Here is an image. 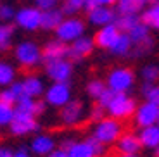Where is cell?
Masks as SVG:
<instances>
[{"label":"cell","instance_id":"obj_1","mask_svg":"<svg viewBox=\"0 0 159 157\" xmlns=\"http://www.w3.org/2000/svg\"><path fill=\"white\" fill-rule=\"evenodd\" d=\"M106 85L116 93H128L135 85V73L130 67H116L107 74Z\"/></svg>","mask_w":159,"mask_h":157},{"label":"cell","instance_id":"obj_2","mask_svg":"<svg viewBox=\"0 0 159 157\" xmlns=\"http://www.w3.org/2000/svg\"><path fill=\"white\" fill-rule=\"evenodd\" d=\"M16 61L26 69H31L36 67L42 61H43V52L35 42L31 40H26V42H21L16 47Z\"/></svg>","mask_w":159,"mask_h":157},{"label":"cell","instance_id":"obj_3","mask_svg":"<svg viewBox=\"0 0 159 157\" xmlns=\"http://www.w3.org/2000/svg\"><path fill=\"white\" fill-rule=\"evenodd\" d=\"M85 29H87V26L80 17H66L56 29V36L64 43H73L78 38L85 36Z\"/></svg>","mask_w":159,"mask_h":157},{"label":"cell","instance_id":"obj_4","mask_svg":"<svg viewBox=\"0 0 159 157\" xmlns=\"http://www.w3.org/2000/svg\"><path fill=\"white\" fill-rule=\"evenodd\" d=\"M92 137H95L99 141H102L104 145L106 143H114L121 137V124L114 118H104L102 121H99L95 124Z\"/></svg>","mask_w":159,"mask_h":157},{"label":"cell","instance_id":"obj_5","mask_svg":"<svg viewBox=\"0 0 159 157\" xmlns=\"http://www.w3.org/2000/svg\"><path fill=\"white\" fill-rule=\"evenodd\" d=\"M106 110L114 119H126L131 114L137 112V104L128 93H116L112 102L109 104V107Z\"/></svg>","mask_w":159,"mask_h":157},{"label":"cell","instance_id":"obj_6","mask_svg":"<svg viewBox=\"0 0 159 157\" xmlns=\"http://www.w3.org/2000/svg\"><path fill=\"white\" fill-rule=\"evenodd\" d=\"M45 102L54 107H64L71 102V87L69 83H54L45 92Z\"/></svg>","mask_w":159,"mask_h":157},{"label":"cell","instance_id":"obj_7","mask_svg":"<svg viewBox=\"0 0 159 157\" xmlns=\"http://www.w3.org/2000/svg\"><path fill=\"white\" fill-rule=\"evenodd\" d=\"M116 17H118L116 7H109V5H97L95 9H92L90 12H87L88 23L95 28H104V26H107V24H114Z\"/></svg>","mask_w":159,"mask_h":157},{"label":"cell","instance_id":"obj_8","mask_svg":"<svg viewBox=\"0 0 159 157\" xmlns=\"http://www.w3.org/2000/svg\"><path fill=\"white\" fill-rule=\"evenodd\" d=\"M16 23L26 31H36L42 28V11L38 7H23L16 14Z\"/></svg>","mask_w":159,"mask_h":157},{"label":"cell","instance_id":"obj_9","mask_svg":"<svg viewBox=\"0 0 159 157\" xmlns=\"http://www.w3.org/2000/svg\"><path fill=\"white\" fill-rule=\"evenodd\" d=\"M45 71H47V76L54 83H69V78L73 74V62L68 59L47 62Z\"/></svg>","mask_w":159,"mask_h":157},{"label":"cell","instance_id":"obj_10","mask_svg":"<svg viewBox=\"0 0 159 157\" xmlns=\"http://www.w3.org/2000/svg\"><path fill=\"white\" fill-rule=\"evenodd\" d=\"M119 35H121V31H119V28L116 24H107V26L99 28L95 31L93 42L102 50H111V47L116 43V40L119 38Z\"/></svg>","mask_w":159,"mask_h":157},{"label":"cell","instance_id":"obj_11","mask_svg":"<svg viewBox=\"0 0 159 157\" xmlns=\"http://www.w3.org/2000/svg\"><path fill=\"white\" fill-rule=\"evenodd\" d=\"M93 48H95L93 38H90V36H81V38H78L76 42H73L69 45L68 57L71 62L73 61H83L85 57H88L93 52Z\"/></svg>","mask_w":159,"mask_h":157},{"label":"cell","instance_id":"obj_12","mask_svg":"<svg viewBox=\"0 0 159 157\" xmlns=\"http://www.w3.org/2000/svg\"><path fill=\"white\" fill-rule=\"evenodd\" d=\"M11 131L12 135H28L33 133V131L38 130V123H36L35 116H28V114H14V119H12L11 124Z\"/></svg>","mask_w":159,"mask_h":157},{"label":"cell","instance_id":"obj_13","mask_svg":"<svg viewBox=\"0 0 159 157\" xmlns=\"http://www.w3.org/2000/svg\"><path fill=\"white\" fill-rule=\"evenodd\" d=\"M157 114H159V105L152 102H143L142 105H139L135 112V121L139 126L147 128V126H154L157 123Z\"/></svg>","mask_w":159,"mask_h":157},{"label":"cell","instance_id":"obj_14","mask_svg":"<svg viewBox=\"0 0 159 157\" xmlns=\"http://www.w3.org/2000/svg\"><path fill=\"white\" fill-rule=\"evenodd\" d=\"M43 61L45 62H54V61H61L68 57L69 45L61 42V40H50L47 45L43 47Z\"/></svg>","mask_w":159,"mask_h":157},{"label":"cell","instance_id":"obj_15","mask_svg":"<svg viewBox=\"0 0 159 157\" xmlns=\"http://www.w3.org/2000/svg\"><path fill=\"white\" fill-rule=\"evenodd\" d=\"M81 118H83V104L80 100H71L61 110V119H62V123L66 126L76 124V123H80Z\"/></svg>","mask_w":159,"mask_h":157},{"label":"cell","instance_id":"obj_16","mask_svg":"<svg viewBox=\"0 0 159 157\" xmlns=\"http://www.w3.org/2000/svg\"><path fill=\"white\" fill-rule=\"evenodd\" d=\"M142 147L143 145H142L140 137H137L133 133H125L118 140V152H121V154H137V152H140Z\"/></svg>","mask_w":159,"mask_h":157},{"label":"cell","instance_id":"obj_17","mask_svg":"<svg viewBox=\"0 0 159 157\" xmlns=\"http://www.w3.org/2000/svg\"><path fill=\"white\" fill-rule=\"evenodd\" d=\"M66 19L62 9H50V11L42 12V29L45 31H56L59 24Z\"/></svg>","mask_w":159,"mask_h":157},{"label":"cell","instance_id":"obj_18","mask_svg":"<svg viewBox=\"0 0 159 157\" xmlns=\"http://www.w3.org/2000/svg\"><path fill=\"white\" fill-rule=\"evenodd\" d=\"M147 5V0H118L116 11L118 14H139L140 16Z\"/></svg>","mask_w":159,"mask_h":157},{"label":"cell","instance_id":"obj_19","mask_svg":"<svg viewBox=\"0 0 159 157\" xmlns=\"http://www.w3.org/2000/svg\"><path fill=\"white\" fill-rule=\"evenodd\" d=\"M131 48H133V42H131V38L128 36V33H121L109 52H111L112 55H116V57H130Z\"/></svg>","mask_w":159,"mask_h":157},{"label":"cell","instance_id":"obj_20","mask_svg":"<svg viewBox=\"0 0 159 157\" xmlns=\"http://www.w3.org/2000/svg\"><path fill=\"white\" fill-rule=\"evenodd\" d=\"M140 19L151 29H157L159 31V0L143 9V12L140 14Z\"/></svg>","mask_w":159,"mask_h":157},{"label":"cell","instance_id":"obj_21","mask_svg":"<svg viewBox=\"0 0 159 157\" xmlns=\"http://www.w3.org/2000/svg\"><path fill=\"white\" fill-rule=\"evenodd\" d=\"M23 88H24V95L35 98V97H40V95L45 92V87H43V81L38 78V76H26L23 79Z\"/></svg>","mask_w":159,"mask_h":157},{"label":"cell","instance_id":"obj_22","mask_svg":"<svg viewBox=\"0 0 159 157\" xmlns=\"http://www.w3.org/2000/svg\"><path fill=\"white\" fill-rule=\"evenodd\" d=\"M31 150L35 154H38V155H48L50 152L56 150V143H54V140L50 137L40 135V137H36L31 141Z\"/></svg>","mask_w":159,"mask_h":157},{"label":"cell","instance_id":"obj_23","mask_svg":"<svg viewBox=\"0 0 159 157\" xmlns=\"http://www.w3.org/2000/svg\"><path fill=\"white\" fill-rule=\"evenodd\" d=\"M139 137H140V140H142L143 147H149V149H157L159 147V128L157 126L142 128Z\"/></svg>","mask_w":159,"mask_h":157},{"label":"cell","instance_id":"obj_24","mask_svg":"<svg viewBox=\"0 0 159 157\" xmlns=\"http://www.w3.org/2000/svg\"><path fill=\"white\" fill-rule=\"evenodd\" d=\"M140 21L142 19H140L139 14H118L114 24L119 28V31L121 33H128L130 29H133Z\"/></svg>","mask_w":159,"mask_h":157},{"label":"cell","instance_id":"obj_25","mask_svg":"<svg viewBox=\"0 0 159 157\" xmlns=\"http://www.w3.org/2000/svg\"><path fill=\"white\" fill-rule=\"evenodd\" d=\"M154 38H147L145 42H142V43H137L133 45V48H131V54L128 59H142V57H147L149 54H151L152 50H154Z\"/></svg>","mask_w":159,"mask_h":157},{"label":"cell","instance_id":"obj_26","mask_svg":"<svg viewBox=\"0 0 159 157\" xmlns=\"http://www.w3.org/2000/svg\"><path fill=\"white\" fill-rule=\"evenodd\" d=\"M68 157H95V150L87 140L85 141H76L75 145L68 150Z\"/></svg>","mask_w":159,"mask_h":157},{"label":"cell","instance_id":"obj_27","mask_svg":"<svg viewBox=\"0 0 159 157\" xmlns=\"http://www.w3.org/2000/svg\"><path fill=\"white\" fill-rule=\"evenodd\" d=\"M128 36L131 38L133 45L142 43V42H145L147 38H151V28H149L147 24H143L142 21H140V23L137 24V26L133 28V29H130V31H128Z\"/></svg>","mask_w":159,"mask_h":157},{"label":"cell","instance_id":"obj_28","mask_svg":"<svg viewBox=\"0 0 159 157\" xmlns=\"http://www.w3.org/2000/svg\"><path fill=\"white\" fill-rule=\"evenodd\" d=\"M88 0H66L62 4V12L64 16H76L80 11H85Z\"/></svg>","mask_w":159,"mask_h":157},{"label":"cell","instance_id":"obj_29","mask_svg":"<svg viewBox=\"0 0 159 157\" xmlns=\"http://www.w3.org/2000/svg\"><path fill=\"white\" fill-rule=\"evenodd\" d=\"M106 90H107V85H106L102 79H92L87 85V93L90 95L92 98H95V100H99Z\"/></svg>","mask_w":159,"mask_h":157},{"label":"cell","instance_id":"obj_30","mask_svg":"<svg viewBox=\"0 0 159 157\" xmlns=\"http://www.w3.org/2000/svg\"><path fill=\"white\" fill-rule=\"evenodd\" d=\"M140 78L143 83H156L159 79V66L156 64H147L140 69Z\"/></svg>","mask_w":159,"mask_h":157},{"label":"cell","instance_id":"obj_31","mask_svg":"<svg viewBox=\"0 0 159 157\" xmlns=\"http://www.w3.org/2000/svg\"><path fill=\"white\" fill-rule=\"evenodd\" d=\"M14 76H16V71L11 64L7 62H0V85H12L14 83Z\"/></svg>","mask_w":159,"mask_h":157},{"label":"cell","instance_id":"obj_32","mask_svg":"<svg viewBox=\"0 0 159 157\" xmlns=\"http://www.w3.org/2000/svg\"><path fill=\"white\" fill-rule=\"evenodd\" d=\"M12 35H14V28L9 24H0V50H7L11 47Z\"/></svg>","mask_w":159,"mask_h":157},{"label":"cell","instance_id":"obj_33","mask_svg":"<svg viewBox=\"0 0 159 157\" xmlns=\"http://www.w3.org/2000/svg\"><path fill=\"white\" fill-rule=\"evenodd\" d=\"M14 114H16L14 105L5 104V102H0V126L11 124L12 119H14Z\"/></svg>","mask_w":159,"mask_h":157},{"label":"cell","instance_id":"obj_34","mask_svg":"<svg viewBox=\"0 0 159 157\" xmlns=\"http://www.w3.org/2000/svg\"><path fill=\"white\" fill-rule=\"evenodd\" d=\"M114 95H116V92H112L111 88H107V90L102 93V97L97 100V104H99L100 107H104V109H107L109 104H111V102H112V98H114Z\"/></svg>","mask_w":159,"mask_h":157},{"label":"cell","instance_id":"obj_35","mask_svg":"<svg viewBox=\"0 0 159 157\" xmlns=\"http://www.w3.org/2000/svg\"><path fill=\"white\" fill-rule=\"evenodd\" d=\"M16 14L17 12L14 11V7H11V5H2V7H0V19L2 21L16 19Z\"/></svg>","mask_w":159,"mask_h":157},{"label":"cell","instance_id":"obj_36","mask_svg":"<svg viewBox=\"0 0 159 157\" xmlns=\"http://www.w3.org/2000/svg\"><path fill=\"white\" fill-rule=\"evenodd\" d=\"M35 5L42 12H45V11H50V9L57 7V0H35Z\"/></svg>","mask_w":159,"mask_h":157},{"label":"cell","instance_id":"obj_37","mask_svg":"<svg viewBox=\"0 0 159 157\" xmlns=\"http://www.w3.org/2000/svg\"><path fill=\"white\" fill-rule=\"evenodd\" d=\"M104 110H106V109L97 104V105L92 107V110H90V119H92V121H97V123L102 121V119H104Z\"/></svg>","mask_w":159,"mask_h":157},{"label":"cell","instance_id":"obj_38","mask_svg":"<svg viewBox=\"0 0 159 157\" xmlns=\"http://www.w3.org/2000/svg\"><path fill=\"white\" fill-rule=\"evenodd\" d=\"M87 141L92 145V149L95 150V155H102V154H104V143H102V141H99L95 137L87 138Z\"/></svg>","mask_w":159,"mask_h":157},{"label":"cell","instance_id":"obj_39","mask_svg":"<svg viewBox=\"0 0 159 157\" xmlns=\"http://www.w3.org/2000/svg\"><path fill=\"white\" fill-rule=\"evenodd\" d=\"M147 100L152 104H156V105H159V85H154L151 90V93L147 95Z\"/></svg>","mask_w":159,"mask_h":157},{"label":"cell","instance_id":"obj_40","mask_svg":"<svg viewBox=\"0 0 159 157\" xmlns=\"http://www.w3.org/2000/svg\"><path fill=\"white\" fill-rule=\"evenodd\" d=\"M152 87H154V83H143L142 87H140V93H142L143 98H147V95L151 93Z\"/></svg>","mask_w":159,"mask_h":157},{"label":"cell","instance_id":"obj_41","mask_svg":"<svg viewBox=\"0 0 159 157\" xmlns=\"http://www.w3.org/2000/svg\"><path fill=\"white\" fill-rule=\"evenodd\" d=\"M47 157H68V150H64V149H61V147H59V149H56L54 152L48 154Z\"/></svg>","mask_w":159,"mask_h":157},{"label":"cell","instance_id":"obj_42","mask_svg":"<svg viewBox=\"0 0 159 157\" xmlns=\"http://www.w3.org/2000/svg\"><path fill=\"white\" fill-rule=\"evenodd\" d=\"M99 5H109V7H116L118 0H95Z\"/></svg>","mask_w":159,"mask_h":157},{"label":"cell","instance_id":"obj_43","mask_svg":"<svg viewBox=\"0 0 159 157\" xmlns=\"http://www.w3.org/2000/svg\"><path fill=\"white\" fill-rule=\"evenodd\" d=\"M0 157H14V152L5 147H0Z\"/></svg>","mask_w":159,"mask_h":157},{"label":"cell","instance_id":"obj_44","mask_svg":"<svg viewBox=\"0 0 159 157\" xmlns=\"http://www.w3.org/2000/svg\"><path fill=\"white\" fill-rule=\"evenodd\" d=\"M14 157H30V155L26 154V150H17V152L14 154Z\"/></svg>","mask_w":159,"mask_h":157},{"label":"cell","instance_id":"obj_45","mask_svg":"<svg viewBox=\"0 0 159 157\" xmlns=\"http://www.w3.org/2000/svg\"><path fill=\"white\" fill-rule=\"evenodd\" d=\"M119 157H137V155H135V154H121Z\"/></svg>","mask_w":159,"mask_h":157},{"label":"cell","instance_id":"obj_46","mask_svg":"<svg viewBox=\"0 0 159 157\" xmlns=\"http://www.w3.org/2000/svg\"><path fill=\"white\" fill-rule=\"evenodd\" d=\"M154 157H159V147L156 149V152H154Z\"/></svg>","mask_w":159,"mask_h":157},{"label":"cell","instance_id":"obj_47","mask_svg":"<svg viewBox=\"0 0 159 157\" xmlns=\"http://www.w3.org/2000/svg\"><path fill=\"white\" fill-rule=\"evenodd\" d=\"M157 123H159V114H157Z\"/></svg>","mask_w":159,"mask_h":157},{"label":"cell","instance_id":"obj_48","mask_svg":"<svg viewBox=\"0 0 159 157\" xmlns=\"http://www.w3.org/2000/svg\"><path fill=\"white\" fill-rule=\"evenodd\" d=\"M64 2H66V0H64Z\"/></svg>","mask_w":159,"mask_h":157},{"label":"cell","instance_id":"obj_49","mask_svg":"<svg viewBox=\"0 0 159 157\" xmlns=\"http://www.w3.org/2000/svg\"><path fill=\"white\" fill-rule=\"evenodd\" d=\"M0 7H2V5H0Z\"/></svg>","mask_w":159,"mask_h":157}]
</instances>
